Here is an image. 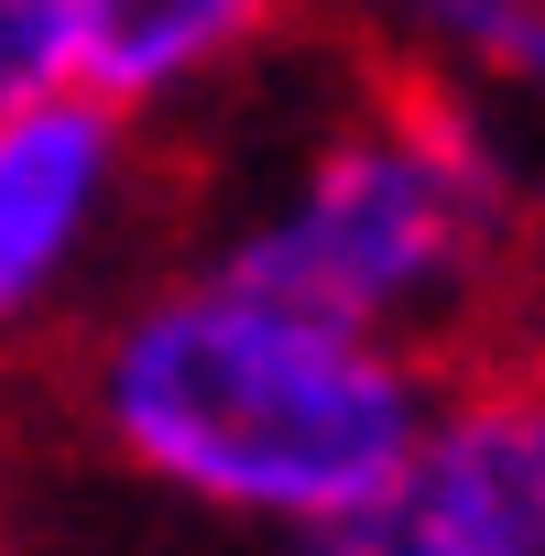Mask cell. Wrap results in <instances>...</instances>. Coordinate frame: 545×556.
I'll use <instances>...</instances> for the list:
<instances>
[{
  "label": "cell",
  "instance_id": "obj_3",
  "mask_svg": "<svg viewBox=\"0 0 545 556\" xmlns=\"http://www.w3.org/2000/svg\"><path fill=\"white\" fill-rule=\"evenodd\" d=\"M153 218V121L99 88H45L0 110V350L77 328Z\"/></svg>",
  "mask_w": 545,
  "mask_h": 556
},
{
  "label": "cell",
  "instance_id": "obj_6",
  "mask_svg": "<svg viewBox=\"0 0 545 556\" xmlns=\"http://www.w3.org/2000/svg\"><path fill=\"white\" fill-rule=\"evenodd\" d=\"M415 23L469 99L545 110V0H415Z\"/></svg>",
  "mask_w": 545,
  "mask_h": 556
},
{
  "label": "cell",
  "instance_id": "obj_4",
  "mask_svg": "<svg viewBox=\"0 0 545 556\" xmlns=\"http://www.w3.org/2000/svg\"><path fill=\"white\" fill-rule=\"evenodd\" d=\"M404 556H545V371H447L404 469L382 480Z\"/></svg>",
  "mask_w": 545,
  "mask_h": 556
},
{
  "label": "cell",
  "instance_id": "obj_5",
  "mask_svg": "<svg viewBox=\"0 0 545 556\" xmlns=\"http://www.w3.org/2000/svg\"><path fill=\"white\" fill-rule=\"evenodd\" d=\"M295 0H77V88H99L131 121H186L229 99Z\"/></svg>",
  "mask_w": 545,
  "mask_h": 556
},
{
  "label": "cell",
  "instance_id": "obj_2",
  "mask_svg": "<svg viewBox=\"0 0 545 556\" xmlns=\"http://www.w3.org/2000/svg\"><path fill=\"white\" fill-rule=\"evenodd\" d=\"M251 285L371 339H458L523 262V186L469 88L339 99L207 240Z\"/></svg>",
  "mask_w": 545,
  "mask_h": 556
},
{
  "label": "cell",
  "instance_id": "obj_1",
  "mask_svg": "<svg viewBox=\"0 0 545 556\" xmlns=\"http://www.w3.org/2000/svg\"><path fill=\"white\" fill-rule=\"evenodd\" d=\"M66 393L88 447L131 491H153L207 534L272 545L295 523L371 502L404 469L436 404V371L426 350L317 317L251 285L240 262L197 251L110 285L77 317Z\"/></svg>",
  "mask_w": 545,
  "mask_h": 556
},
{
  "label": "cell",
  "instance_id": "obj_7",
  "mask_svg": "<svg viewBox=\"0 0 545 556\" xmlns=\"http://www.w3.org/2000/svg\"><path fill=\"white\" fill-rule=\"evenodd\" d=\"M77 77V0H0V110Z\"/></svg>",
  "mask_w": 545,
  "mask_h": 556
}]
</instances>
